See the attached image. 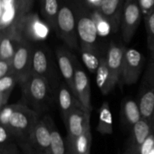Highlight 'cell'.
Returning <instances> with one entry per match:
<instances>
[{
    "label": "cell",
    "instance_id": "obj_1",
    "mask_svg": "<svg viewBox=\"0 0 154 154\" xmlns=\"http://www.w3.org/2000/svg\"><path fill=\"white\" fill-rule=\"evenodd\" d=\"M76 17L80 51L83 62L92 73L96 72L100 63L99 30L93 14L83 1L73 3Z\"/></svg>",
    "mask_w": 154,
    "mask_h": 154
},
{
    "label": "cell",
    "instance_id": "obj_2",
    "mask_svg": "<svg viewBox=\"0 0 154 154\" xmlns=\"http://www.w3.org/2000/svg\"><path fill=\"white\" fill-rule=\"evenodd\" d=\"M41 117L20 103L7 105L0 111V125L8 129L20 148L32 133Z\"/></svg>",
    "mask_w": 154,
    "mask_h": 154
},
{
    "label": "cell",
    "instance_id": "obj_3",
    "mask_svg": "<svg viewBox=\"0 0 154 154\" xmlns=\"http://www.w3.org/2000/svg\"><path fill=\"white\" fill-rule=\"evenodd\" d=\"M20 86L21 98L19 103L29 108L40 117L51 108L54 100L57 99L49 83L39 75L32 74Z\"/></svg>",
    "mask_w": 154,
    "mask_h": 154
},
{
    "label": "cell",
    "instance_id": "obj_4",
    "mask_svg": "<svg viewBox=\"0 0 154 154\" xmlns=\"http://www.w3.org/2000/svg\"><path fill=\"white\" fill-rule=\"evenodd\" d=\"M50 50L42 45H34L32 54V74L45 78L57 95L61 78Z\"/></svg>",
    "mask_w": 154,
    "mask_h": 154
},
{
    "label": "cell",
    "instance_id": "obj_5",
    "mask_svg": "<svg viewBox=\"0 0 154 154\" xmlns=\"http://www.w3.org/2000/svg\"><path fill=\"white\" fill-rule=\"evenodd\" d=\"M57 32L69 49L80 51L76 17L73 4L67 3L60 6L57 15Z\"/></svg>",
    "mask_w": 154,
    "mask_h": 154
},
{
    "label": "cell",
    "instance_id": "obj_6",
    "mask_svg": "<svg viewBox=\"0 0 154 154\" xmlns=\"http://www.w3.org/2000/svg\"><path fill=\"white\" fill-rule=\"evenodd\" d=\"M51 129L44 115L20 150L24 154H51Z\"/></svg>",
    "mask_w": 154,
    "mask_h": 154
},
{
    "label": "cell",
    "instance_id": "obj_7",
    "mask_svg": "<svg viewBox=\"0 0 154 154\" xmlns=\"http://www.w3.org/2000/svg\"><path fill=\"white\" fill-rule=\"evenodd\" d=\"M138 103L142 118L150 121L154 113V63L151 60L143 75Z\"/></svg>",
    "mask_w": 154,
    "mask_h": 154
},
{
    "label": "cell",
    "instance_id": "obj_8",
    "mask_svg": "<svg viewBox=\"0 0 154 154\" xmlns=\"http://www.w3.org/2000/svg\"><path fill=\"white\" fill-rule=\"evenodd\" d=\"M145 58L139 51L126 48L120 75V86H130L136 84L144 69Z\"/></svg>",
    "mask_w": 154,
    "mask_h": 154
},
{
    "label": "cell",
    "instance_id": "obj_9",
    "mask_svg": "<svg viewBox=\"0 0 154 154\" xmlns=\"http://www.w3.org/2000/svg\"><path fill=\"white\" fill-rule=\"evenodd\" d=\"M33 48V44L22 39L12 58L13 72L19 85L32 75Z\"/></svg>",
    "mask_w": 154,
    "mask_h": 154
},
{
    "label": "cell",
    "instance_id": "obj_10",
    "mask_svg": "<svg viewBox=\"0 0 154 154\" xmlns=\"http://www.w3.org/2000/svg\"><path fill=\"white\" fill-rule=\"evenodd\" d=\"M142 11L138 0H126L120 20V31L123 42L129 44L133 38L141 23Z\"/></svg>",
    "mask_w": 154,
    "mask_h": 154
},
{
    "label": "cell",
    "instance_id": "obj_11",
    "mask_svg": "<svg viewBox=\"0 0 154 154\" xmlns=\"http://www.w3.org/2000/svg\"><path fill=\"white\" fill-rule=\"evenodd\" d=\"M49 28V26L44 23L37 14L29 13L21 20L17 30L22 39L34 45L48 37Z\"/></svg>",
    "mask_w": 154,
    "mask_h": 154
},
{
    "label": "cell",
    "instance_id": "obj_12",
    "mask_svg": "<svg viewBox=\"0 0 154 154\" xmlns=\"http://www.w3.org/2000/svg\"><path fill=\"white\" fill-rule=\"evenodd\" d=\"M90 116L91 113L84 109L78 108L74 110L67 117L64 124L67 131L66 141L68 149L80 135H82L87 126L90 125Z\"/></svg>",
    "mask_w": 154,
    "mask_h": 154
},
{
    "label": "cell",
    "instance_id": "obj_13",
    "mask_svg": "<svg viewBox=\"0 0 154 154\" xmlns=\"http://www.w3.org/2000/svg\"><path fill=\"white\" fill-rule=\"evenodd\" d=\"M56 57L59 70L63 80L75 94V66L78 58L68 48L64 47H59L57 48Z\"/></svg>",
    "mask_w": 154,
    "mask_h": 154
},
{
    "label": "cell",
    "instance_id": "obj_14",
    "mask_svg": "<svg viewBox=\"0 0 154 154\" xmlns=\"http://www.w3.org/2000/svg\"><path fill=\"white\" fill-rule=\"evenodd\" d=\"M75 95L85 110L92 112L91 87L87 73L79 61H77L75 74Z\"/></svg>",
    "mask_w": 154,
    "mask_h": 154
},
{
    "label": "cell",
    "instance_id": "obj_15",
    "mask_svg": "<svg viewBox=\"0 0 154 154\" xmlns=\"http://www.w3.org/2000/svg\"><path fill=\"white\" fill-rule=\"evenodd\" d=\"M57 100L63 122L66 121L74 110L78 108L85 110L65 81H62L59 87L57 93Z\"/></svg>",
    "mask_w": 154,
    "mask_h": 154
},
{
    "label": "cell",
    "instance_id": "obj_16",
    "mask_svg": "<svg viewBox=\"0 0 154 154\" xmlns=\"http://www.w3.org/2000/svg\"><path fill=\"white\" fill-rule=\"evenodd\" d=\"M153 133L151 123L147 119L141 118L131 129L126 148L135 154H140L142 145L150 135Z\"/></svg>",
    "mask_w": 154,
    "mask_h": 154
},
{
    "label": "cell",
    "instance_id": "obj_17",
    "mask_svg": "<svg viewBox=\"0 0 154 154\" xmlns=\"http://www.w3.org/2000/svg\"><path fill=\"white\" fill-rule=\"evenodd\" d=\"M125 1L126 0H102L99 5V13L114 31H117L120 26Z\"/></svg>",
    "mask_w": 154,
    "mask_h": 154
},
{
    "label": "cell",
    "instance_id": "obj_18",
    "mask_svg": "<svg viewBox=\"0 0 154 154\" xmlns=\"http://www.w3.org/2000/svg\"><path fill=\"white\" fill-rule=\"evenodd\" d=\"M21 41L17 29L0 32V60L11 61Z\"/></svg>",
    "mask_w": 154,
    "mask_h": 154
},
{
    "label": "cell",
    "instance_id": "obj_19",
    "mask_svg": "<svg viewBox=\"0 0 154 154\" xmlns=\"http://www.w3.org/2000/svg\"><path fill=\"white\" fill-rule=\"evenodd\" d=\"M96 84L103 95H108L119 84L117 78L113 75L107 64L105 57H102L100 63L96 72Z\"/></svg>",
    "mask_w": 154,
    "mask_h": 154
},
{
    "label": "cell",
    "instance_id": "obj_20",
    "mask_svg": "<svg viewBox=\"0 0 154 154\" xmlns=\"http://www.w3.org/2000/svg\"><path fill=\"white\" fill-rule=\"evenodd\" d=\"M126 49V48L122 45L115 43V42H111L108 48L106 57H105L107 64L111 73L117 78L118 82L120 81V75H121Z\"/></svg>",
    "mask_w": 154,
    "mask_h": 154
},
{
    "label": "cell",
    "instance_id": "obj_21",
    "mask_svg": "<svg viewBox=\"0 0 154 154\" xmlns=\"http://www.w3.org/2000/svg\"><path fill=\"white\" fill-rule=\"evenodd\" d=\"M120 116L123 125L132 129L142 118L138 102L131 99H124L122 102Z\"/></svg>",
    "mask_w": 154,
    "mask_h": 154
},
{
    "label": "cell",
    "instance_id": "obj_22",
    "mask_svg": "<svg viewBox=\"0 0 154 154\" xmlns=\"http://www.w3.org/2000/svg\"><path fill=\"white\" fill-rule=\"evenodd\" d=\"M45 116L46 117L50 129H51V154H69L66 138L62 136L51 116L48 115V114H45Z\"/></svg>",
    "mask_w": 154,
    "mask_h": 154
},
{
    "label": "cell",
    "instance_id": "obj_23",
    "mask_svg": "<svg viewBox=\"0 0 154 154\" xmlns=\"http://www.w3.org/2000/svg\"><path fill=\"white\" fill-rule=\"evenodd\" d=\"M58 0H42L41 11L46 24L57 32V20L60 8Z\"/></svg>",
    "mask_w": 154,
    "mask_h": 154
},
{
    "label": "cell",
    "instance_id": "obj_24",
    "mask_svg": "<svg viewBox=\"0 0 154 154\" xmlns=\"http://www.w3.org/2000/svg\"><path fill=\"white\" fill-rule=\"evenodd\" d=\"M97 131L102 135H111L114 132L112 113L108 102H104L99 108Z\"/></svg>",
    "mask_w": 154,
    "mask_h": 154
},
{
    "label": "cell",
    "instance_id": "obj_25",
    "mask_svg": "<svg viewBox=\"0 0 154 154\" xmlns=\"http://www.w3.org/2000/svg\"><path fill=\"white\" fill-rule=\"evenodd\" d=\"M92 146V132L89 125L82 135H80L69 147V154H90Z\"/></svg>",
    "mask_w": 154,
    "mask_h": 154
},
{
    "label": "cell",
    "instance_id": "obj_26",
    "mask_svg": "<svg viewBox=\"0 0 154 154\" xmlns=\"http://www.w3.org/2000/svg\"><path fill=\"white\" fill-rule=\"evenodd\" d=\"M17 84V79L14 74L0 78V108L8 105L11 94Z\"/></svg>",
    "mask_w": 154,
    "mask_h": 154
},
{
    "label": "cell",
    "instance_id": "obj_27",
    "mask_svg": "<svg viewBox=\"0 0 154 154\" xmlns=\"http://www.w3.org/2000/svg\"><path fill=\"white\" fill-rule=\"evenodd\" d=\"M145 26L147 48L151 57L150 60L154 63V11L145 17Z\"/></svg>",
    "mask_w": 154,
    "mask_h": 154
},
{
    "label": "cell",
    "instance_id": "obj_28",
    "mask_svg": "<svg viewBox=\"0 0 154 154\" xmlns=\"http://www.w3.org/2000/svg\"><path fill=\"white\" fill-rule=\"evenodd\" d=\"M14 74L12 62L9 60H0V78Z\"/></svg>",
    "mask_w": 154,
    "mask_h": 154
},
{
    "label": "cell",
    "instance_id": "obj_29",
    "mask_svg": "<svg viewBox=\"0 0 154 154\" xmlns=\"http://www.w3.org/2000/svg\"><path fill=\"white\" fill-rule=\"evenodd\" d=\"M13 136L11 135L8 129L4 126L0 125V146L5 145L11 142H14ZM15 142V141H14Z\"/></svg>",
    "mask_w": 154,
    "mask_h": 154
},
{
    "label": "cell",
    "instance_id": "obj_30",
    "mask_svg": "<svg viewBox=\"0 0 154 154\" xmlns=\"http://www.w3.org/2000/svg\"><path fill=\"white\" fill-rule=\"evenodd\" d=\"M140 8L145 17L154 11V0H138Z\"/></svg>",
    "mask_w": 154,
    "mask_h": 154
},
{
    "label": "cell",
    "instance_id": "obj_31",
    "mask_svg": "<svg viewBox=\"0 0 154 154\" xmlns=\"http://www.w3.org/2000/svg\"><path fill=\"white\" fill-rule=\"evenodd\" d=\"M19 146L16 142H11L5 145L0 146V154H20Z\"/></svg>",
    "mask_w": 154,
    "mask_h": 154
},
{
    "label": "cell",
    "instance_id": "obj_32",
    "mask_svg": "<svg viewBox=\"0 0 154 154\" xmlns=\"http://www.w3.org/2000/svg\"><path fill=\"white\" fill-rule=\"evenodd\" d=\"M154 149V134L148 137L142 145L140 154H150Z\"/></svg>",
    "mask_w": 154,
    "mask_h": 154
},
{
    "label": "cell",
    "instance_id": "obj_33",
    "mask_svg": "<svg viewBox=\"0 0 154 154\" xmlns=\"http://www.w3.org/2000/svg\"><path fill=\"white\" fill-rule=\"evenodd\" d=\"M24 15L30 13V8L32 5L33 0H20Z\"/></svg>",
    "mask_w": 154,
    "mask_h": 154
},
{
    "label": "cell",
    "instance_id": "obj_34",
    "mask_svg": "<svg viewBox=\"0 0 154 154\" xmlns=\"http://www.w3.org/2000/svg\"><path fill=\"white\" fill-rule=\"evenodd\" d=\"M121 154H135V153H133V152H132V150H129V149L126 148V150H125V151L123 152V153H121Z\"/></svg>",
    "mask_w": 154,
    "mask_h": 154
},
{
    "label": "cell",
    "instance_id": "obj_35",
    "mask_svg": "<svg viewBox=\"0 0 154 154\" xmlns=\"http://www.w3.org/2000/svg\"><path fill=\"white\" fill-rule=\"evenodd\" d=\"M150 123H151L152 129H153V134H154V113L153 114V117H152L151 120H150Z\"/></svg>",
    "mask_w": 154,
    "mask_h": 154
}]
</instances>
